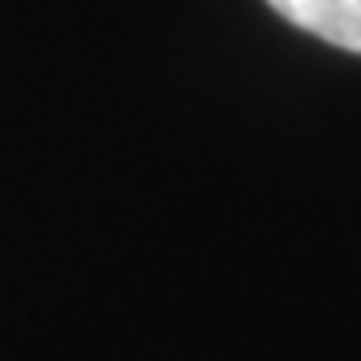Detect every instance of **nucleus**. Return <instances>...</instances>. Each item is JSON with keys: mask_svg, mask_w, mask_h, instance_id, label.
Listing matches in <instances>:
<instances>
[{"mask_svg": "<svg viewBox=\"0 0 361 361\" xmlns=\"http://www.w3.org/2000/svg\"><path fill=\"white\" fill-rule=\"evenodd\" d=\"M289 25L305 28L325 44L361 52V0H265Z\"/></svg>", "mask_w": 361, "mask_h": 361, "instance_id": "obj_1", "label": "nucleus"}]
</instances>
